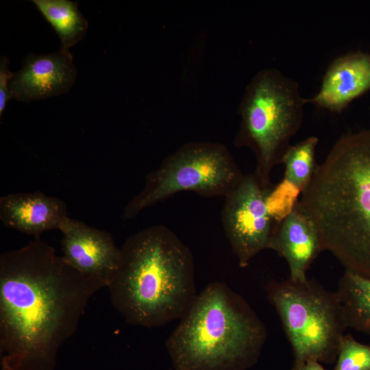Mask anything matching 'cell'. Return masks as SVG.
<instances>
[{
	"instance_id": "cell-1",
	"label": "cell",
	"mask_w": 370,
	"mask_h": 370,
	"mask_svg": "<svg viewBox=\"0 0 370 370\" xmlns=\"http://www.w3.org/2000/svg\"><path fill=\"white\" fill-rule=\"evenodd\" d=\"M105 287L40 238L0 256L1 370H55L90 297Z\"/></svg>"
},
{
	"instance_id": "cell-2",
	"label": "cell",
	"mask_w": 370,
	"mask_h": 370,
	"mask_svg": "<svg viewBox=\"0 0 370 370\" xmlns=\"http://www.w3.org/2000/svg\"><path fill=\"white\" fill-rule=\"evenodd\" d=\"M297 205L315 225L321 251L370 279V129L335 142Z\"/></svg>"
},
{
	"instance_id": "cell-3",
	"label": "cell",
	"mask_w": 370,
	"mask_h": 370,
	"mask_svg": "<svg viewBox=\"0 0 370 370\" xmlns=\"http://www.w3.org/2000/svg\"><path fill=\"white\" fill-rule=\"evenodd\" d=\"M107 287L128 324L155 328L180 319L197 295L192 253L168 227L145 228L123 244Z\"/></svg>"
},
{
	"instance_id": "cell-4",
	"label": "cell",
	"mask_w": 370,
	"mask_h": 370,
	"mask_svg": "<svg viewBox=\"0 0 370 370\" xmlns=\"http://www.w3.org/2000/svg\"><path fill=\"white\" fill-rule=\"evenodd\" d=\"M267 338L245 299L214 282L197 295L166 347L175 370H247L258 362Z\"/></svg>"
},
{
	"instance_id": "cell-5",
	"label": "cell",
	"mask_w": 370,
	"mask_h": 370,
	"mask_svg": "<svg viewBox=\"0 0 370 370\" xmlns=\"http://www.w3.org/2000/svg\"><path fill=\"white\" fill-rule=\"evenodd\" d=\"M306 103L298 82L275 68L260 70L247 85L238 107L241 123L235 144L254 151V174L263 187H272L271 171L281 164L300 129Z\"/></svg>"
},
{
	"instance_id": "cell-6",
	"label": "cell",
	"mask_w": 370,
	"mask_h": 370,
	"mask_svg": "<svg viewBox=\"0 0 370 370\" xmlns=\"http://www.w3.org/2000/svg\"><path fill=\"white\" fill-rule=\"evenodd\" d=\"M266 291L291 345L293 366L335 363L347 328L336 292L314 280L289 278L269 283Z\"/></svg>"
},
{
	"instance_id": "cell-7",
	"label": "cell",
	"mask_w": 370,
	"mask_h": 370,
	"mask_svg": "<svg viewBox=\"0 0 370 370\" xmlns=\"http://www.w3.org/2000/svg\"><path fill=\"white\" fill-rule=\"evenodd\" d=\"M243 175L224 145L186 143L146 176L144 188L125 207L123 218L134 219L144 209L182 191L225 197Z\"/></svg>"
},
{
	"instance_id": "cell-8",
	"label": "cell",
	"mask_w": 370,
	"mask_h": 370,
	"mask_svg": "<svg viewBox=\"0 0 370 370\" xmlns=\"http://www.w3.org/2000/svg\"><path fill=\"white\" fill-rule=\"evenodd\" d=\"M272 187H263L254 173L244 174L224 197L222 225L241 268L246 267L260 251L268 249L278 224L266 204Z\"/></svg>"
},
{
	"instance_id": "cell-9",
	"label": "cell",
	"mask_w": 370,
	"mask_h": 370,
	"mask_svg": "<svg viewBox=\"0 0 370 370\" xmlns=\"http://www.w3.org/2000/svg\"><path fill=\"white\" fill-rule=\"evenodd\" d=\"M62 234V257L84 275L107 287L121 260V248L112 235L66 217L58 229Z\"/></svg>"
},
{
	"instance_id": "cell-10",
	"label": "cell",
	"mask_w": 370,
	"mask_h": 370,
	"mask_svg": "<svg viewBox=\"0 0 370 370\" xmlns=\"http://www.w3.org/2000/svg\"><path fill=\"white\" fill-rule=\"evenodd\" d=\"M77 70L69 49L46 55L29 53L10 82V99L29 102L66 93L74 85Z\"/></svg>"
},
{
	"instance_id": "cell-11",
	"label": "cell",
	"mask_w": 370,
	"mask_h": 370,
	"mask_svg": "<svg viewBox=\"0 0 370 370\" xmlns=\"http://www.w3.org/2000/svg\"><path fill=\"white\" fill-rule=\"evenodd\" d=\"M369 90L370 53L351 52L338 57L329 65L319 90L307 99V103L341 113Z\"/></svg>"
},
{
	"instance_id": "cell-12",
	"label": "cell",
	"mask_w": 370,
	"mask_h": 370,
	"mask_svg": "<svg viewBox=\"0 0 370 370\" xmlns=\"http://www.w3.org/2000/svg\"><path fill=\"white\" fill-rule=\"evenodd\" d=\"M268 249L286 260L289 279L295 282L308 279L307 271L321 251L320 238L313 221L297 204L292 212L277 224Z\"/></svg>"
},
{
	"instance_id": "cell-13",
	"label": "cell",
	"mask_w": 370,
	"mask_h": 370,
	"mask_svg": "<svg viewBox=\"0 0 370 370\" xmlns=\"http://www.w3.org/2000/svg\"><path fill=\"white\" fill-rule=\"evenodd\" d=\"M68 217L66 203L40 191L16 193L0 198V219L7 227L40 238L43 232L58 229Z\"/></svg>"
},
{
	"instance_id": "cell-14",
	"label": "cell",
	"mask_w": 370,
	"mask_h": 370,
	"mask_svg": "<svg viewBox=\"0 0 370 370\" xmlns=\"http://www.w3.org/2000/svg\"><path fill=\"white\" fill-rule=\"evenodd\" d=\"M336 292L347 328L370 334V279L345 270Z\"/></svg>"
},
{
	"instance_id": "cell-15",
	"label": "cell",
	"mask_w": 370,
	"mask_h": 370,
	"mask_svg": "<svg viewBox=\"0 0 370 370\" xmlns=\"http://www.w3.org/2000/svg\"><path fill=\"white\" fill-rule=\"evenodd\" d=\"M59 36L62 48L69 49L86 35L88 23L77 2L69 0H32Z\"/></svg>"
},
{
	"instance_id": "cell-16",
	"label": "cell",
	"mask_w": 370,
	"mask_h": 370,
	"mask_svg": "<svg viewBox=\"0 0 370 370\" xmlns=\"http://www.w3.org/2000/svg\"><path fill=\"white\" fill-rule=\"evenodd\" d=\"M319 143L316 136H309L291 145L284 153L281 164L285 167L284 179L296 186L302 193L310 182L317 163L315 149Z\"/></svg>"
},
{
	"instance_id": "cell-17",
	"label": "cell",
	"mask_w": 370,
	"mask_h": 370,
	"mask_svg": "<svg viewBox=\"0 0 370 370\" xmlns=\"http://www.w3.org/2000/svg\"><path fill=\"white\" fill-rule=\"evenodd\" d=\"M301 190L286 179L273 186L266 199L269 214L275 222L280 223L294 210Z\"/></svg>"
},
{
	"instance_id": "cell-18",
	"label": "cell",
	"mask_w": 370,
	"mask_h": 370,
	"mask_svg": "<svg viewBox=\"0 0 370 370\" xmlns=\"http://www.w3.org/2000/svg\"><path fill=\"white\" fill-rule=\"evenodd\" d=\"M333 370H370V345L345 334L339 348Z\"/></svg>"
},
{
	"instance_id": "cell-19",
	"label": "cell",
	"mask_w": 370,
	"mask_h": 370,
	"mask_svg": "<svg viewBox=\"0 0 370 370\" xmlns=\"http://www.w3.org/2000/svg\"><path fill=\"white\" fill-rule=\"evenodd\" d=\"M9 61L2 57L0 61V116H1L10 99V82L14 73L9 70Z\"/></svg>"
},
{
	"instance_id": "cell-20",
	"label": "cell",
	"mask_w": 370,
	"mask_h": 370,
	"mask_svg": "<svg viewBox=\"0 0 370 370\" xmlns=\"http://www.w3.org/2000/svg\"><path fill=\"white\" fill-rule=\"evenodd\" d=\"M291 370H326L321 363L317 361H309L299 366H293Z\"/></svg>"
}]
</instances>
